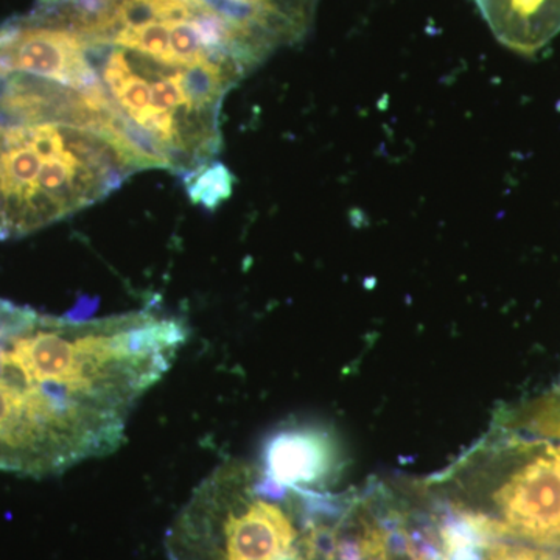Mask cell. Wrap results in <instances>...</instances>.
<instances>
[{
  "mask_svg": "<svg viewBox=\"0 0 560 560\" xmlns=\"http://www.w3.org/2000/svg\"><path fill=\"white\" fill-rule=\"evenodd\" d=\"M70 2V0H40V3H46V5H55V3Z\"/></svg>",
  "mask_w": 560,
  "mask_h": 560,
  "instance_id": "obj_9",
  "label": "cell"
},
{
  "mask_svg": "<svg viewBox=\"0 0 560 560\" xmlns=\"http://www.w3.org/2000/svg\"><path fill=\"white\" fill-rule=\"evenodd\" d=\"M359 550L361 560H389L388 537L378 525H364L360 536Z\"/></svg>",
  "mask_w": 560,
  "mask_h": 560,
  "instance_id": "obj_8",
  "label": "cell"
},
{
  "mask_svg": "<svg viewBox=\"0 0 560 560\" xmlns=\"http://www.w3.org/2000/svg\"><path fill=\"white\" fill-rule=\"evenodd\" d=\"M260 474L283 490H312L340 470L337 440L315 423H290L276 430L261 447Z\"/></svg>",
  "mask_w": 560,
  "mask_h": 560,
  "instance_id": "obj_2",
  "label": "cell"
},
{
  "mask_svg": "<svg viewBox=\"0 0 560 560\" xmlns=\"http://www.w3.org/2000/svg\"><path fill=\"white\" fill-rule=\"evenodd\" d=\"M234 180V175L220 161L209 162L184 176L190 201L209 210H215L231 197Z\"/></svg>",
  "mask_w": 560,
  "mask_h": 560,
  "instance_id": "obj_6",
  "label": "cell"
},
{
  "mask_svg": "<svg viewBox=\"0 0 560 560\" xmlns=\"http://www.w3.org/2000/svg\"><path fill=\"white\" fill-rule=\"evenodd\" d=\"M187 341L175 316H51L0 300V471L50 477L120 447Z\"/></svg>",
  "mask_w": 560,
  "mask_h": 560,
  "instance_id": "obj_1",
  "label": "cell"
},
{
  "mask_svg": "<svg viewBox=\"0 0 560 560\" xmlns=\"http://www.w3.org/2000/svg\"><path fill=\"white\" fill-rule=\"evenodd\" d=\"M504 425L523 440L560 442V383L512 410Z\"/></svg>",
  "mask_w": 560,
  "mask_h": 560,
  "instance_id": "obj_5",
  "label": "cell"
},
{
  "mask_svg": "<svg viewBox=\"0 0 560 560\" xmlns=\"http://www.w3.org/2000/svg\"><path fill=\"white\" fill-rule=\"evenodd\" d=\"M541 548L525 541L504 539L490 545L482 560H540Z\"/></svg>",
  "mask_w": 560,
  "mask_h": 560,
  "instance_id": "obj_7",
  "label": "cell"
},
{
  "mask_svg": "<svg viewBox=\"0 0 560 560\" xmlns=\"http://www.w3.org/2000/svg\"><path fill=\"white\" fill-rule=\"evenodd\" d=\"M493 35L512 50L536 54L560 33V0H475Z\"/></svg>",
  "mask_w": 560,
  "mask_h": 560,
  "instance_id": "obj_4",
  "label": "cell"
},
{
  "mask_svg": "<svg viewBox=\"0 0 560 560\" xmlns=\"http://www.w3.org/2000/svg\"><path fill=\"white\" fill-rule=\"evenodd\" d=\"M260 61L311 31L318 0H202Z\"/></svg>",
  "mask_w": 560,
  "mask_h": 560,
  "instance_id": "obj_3",
  "label": "cell"
},
{
  "mask_svg": "<svg viewBox=\"0 0 560 560\" xmlns=\"http://www.w3.org/2000/svg\"><path fill=\"white\" fill-rule=\"evenodd\" d=\"M408 558H410V560H427V559L420 558V556H416V555H408Z\"/></svg>",
  "mask_w": 560,
  "mask_h": 560,
  "instance_id": "obj_10",
  "label": "cell"
}]
</instances>
